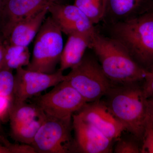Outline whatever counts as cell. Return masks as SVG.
I'll use <instances>...</instances> for the list:
<instances>
[{
  "label": "cell",
  "mask_w": 153,
  "mask_h": 153,
  "mask_svg": "<svg viewBox=\"0 0 153 153\" xmlns=\"http://www.w3.org/2000/svg\"><path fill=\"white\" fill-rule=\"evenodd\" d=\"M89 49L113 85H123L144 80L149 71L140 66L117 41L96 29Z\"/></svg>",
  "instance_id": "cell-1"
},
{
  "label": "cell",
  "mask_w": 153,
  "mask_h": 153,
  "mask_svg": "<svg viewBox=\"0 0 153 153\" xmlns=\"http://www.w3.org/2000/svg\"><path fill=\"white\" fill-rule=\"evenodd\" d=\"M108 36L117 41L146 70L153 68V9L134 19L104 25Z\"/></svg>",
  "instance_id": "cell-2"
},
{
  "label": "cell",
  "mask_w": 153,
  "mask_h": 153,
  "mask_svg": "<svg viewBox=\"0 0 153 153\" xmlns=\"http://www.w3.org/2000/svg\"><path fill=\"white\" fill-rule=\"evenodd\" d=\"M140 82L112 85L104 101L126 130L142 142L149 112V100Z\"/></svg>",
  "instance_id": "cell-3"
},
{
  "label": "cell",
  "mask_w": 153,
  "mask_h": 153,
  "mask_svg": "<svg viewBox=\"0 0 153 153\" xmlns=\"http://www.w3.org/2000/svg\"><path fill=\"white\" fill-rule=\"evenodd\" d=\"M71 69L64 80L76 89L87 103L100 100L113 85L94 53L86 52L81 61Z\"/></svg>",
  "instance_id": "cell-4"
},
{
  "label": "cell",
  "mask_w": 153,
  "mask_h": 153,
  "mask_svg": "<svg viewBox=\"0 0 153 153\" xmlns=\"http://www.w3.org/2000/svg\"><path fill=\"white\" fill-rule=\"evenodd\" d=\"M62 33L52 17L45 19L35 37L32 58L26 68L47 74L55 72L63 48Z\"/></svg>",
  "instance_id": "cell-5"
},
{
  "label": "cell",
  "mask_w": 153,
  "mask_h": 153,
  "mask_svg": "<svg viewBox=\"0 0 153 153\" xmlns=\"http://www.w3.org/2000/svg\"><path fill=\"white\" fill-rule=\"evenodd\" d=\"M72 129V120H64L47 115L31 146L36 153H67L74 152L76 149L71 137Z\"/></svg>",
  "instance_id": "cell-6"
},
{
  "label": "cell",
  "mask_w": 153,
  "mask_h": 153,
  "mask_svg": "<svg viewBox=\"0 0 153 153\" xmlns=\"http://www.w3.org/2000/svg\"><path fill=\"white\" fill-rule=\"evenodd\" d=\"M86 103L80 94L65 80L39 96L36 102L47 116L64 120H72L73 115Z\"/></svg>",
  "instance_id": "cell-7"
},
{
  "label": "cell",
  "mask_w": 153,
  "mask_h": 153,
  "mask_svg": "<svg viewBox=\"0 0 153 153\" xmlns=\"http://www.w3.org/2000/svg\"><path fill=\"white\" fill-rule=\"evenodd\" d=\"M46 117L36 103L14 102L9 119L12 137L17 141L31 146Z\"/></svg>",
  "instance_id": "cell-8"
},
{
  "label": "cell",
  "mask_w": 153,
  "mask_h": 153,
  "mask_svg": "<svg viewBox=\"0 0 153 153\" xmlns=\"http://www.w3.org/2000/svg\"><path fill=\"white\" fill-rule=\"evenodd\" d=\"M59 69L51 74L21 67L14 74V102H26L49 88L63 81L65 75Z\"/></svg>",
  "instance_id": "cell-9"
},
{
  "label": "cell",
  "mask_w": 153,
  "mask_h": 153,
  "mask_svg": "<svg viewBox=\"0 0 153 153\" xmlns=\"http://www.w3.org/2000/svg\"><path fill=\"white\" fill-rule=\"evenodd\" d=\"M59 0H4L0 11V37L7 39L13 28L24 19Z\"/></svg>",
  "instance_id": "cell-10"
},
{
  "label": "cell",
  "mask_w": 153,
  "mask_h": 153,
  "mask_svg": "<svg viewBox=\"0 0 153 153\" xmlns=\"http://www.w3.org/2000/svg\"><path fill=\"white\" fill-rule=\"evenodd\" d=\"M75 114L112 141L119 138L126 130L104 101L88 102Z\"/></svg>",
  "instance_id": "cell-11"
},
{
  "label": "cell",
  "mask_w": 153,
  "mask_h": 153,
  "mask_svg": "<svg viewBox=\"0 0 153 153\" xmlns=\"http://www.w3.org/2000/svg\"><path fill=\"white\" fill-rule=\"evenodd\" d=\"M48 10L62 33L68 36L75 33L92 34L96 29L86 15L74 4L53 3L49 6Z\"/></svg>",
  "instance_id": "cell-12"
},
{
  "label": "cell",
  "mask_w": 153,
  "mask_h": 153,
  "mask_svg": "<svg viewBox=\"0 0 153 153\" xmlns=\"http://www.w3.org/2000/svg\"><path fill=\"white\" fill-rule=\"evenodd\" d=\"M72 128L76 152L84 153H108L112 152L113 141L97 129L82 120L76 114L72 116Z\"/></svg>",
  "instance_id": "cell-13"
},
{
  "label": "cell",
  "mask_w": 153,
  "mask_h": 153,
  "mask_svg": "<svg viewBox=\"0 0 153 153\" xmlns=\"http://www.w3.org/2000/svg\"><path fill=\"white\" fill-rule=\"evenodd\" d=\"M153 9V0H107L104 25L124 22Z\"/></svg>",
  "instance_id": "cell-14"
},
{
  "label": "cell",
  "mask_w": 153,
  "mask_h": 153,
  "mask_svg": "<svg viewBox=\"0 0 153 153\" xmlns=\"http://www.w3.org/2000/svg\"><path fill=\"white\" fill-rule=\"evenodd\" d=\"M48 7L17 23L7 39L3 41L11 45L28 47L36 37L46 19L47 14L49 13Z\"/></svg>",
  "instance_id": "cell-15"
},
{
  "label": "cell",
  "mask_w": 153,
  "mask_h": 153,
  "mask_svg": "<svg viewBox=\"0 0 153 153\" xmlns=\"http://www.w3.org/2000/svg\"><path fill=\"white\" fill-rule=\"evenodd\" d=\"M93 34L75 33L68 35L60 56L59 70L63 72L72 68L81 61L86 49H89Z\"/></svg>",
  "instance_id": "cell-16"
},
{
  "label": "cell",
  "mask_w": 153,
  "mask_h": 153,
  "mask_svg": "<svg viewBox=\"0 0 153 153\" xmlns=\"http://www.w3.org/2000/svg\"><path fill=\"white\" fill-rule=\"evenodd\" d=\"M14 87L13 71L0 67V130L2 124L9 120L14 103Z\"/></svg>",
  "instance_id": "cell-17"
},
{
  "label": "cell",
  "mask_w": 153,
  "mask_h": 153,
  "mask_svg": "<svg viewBox=\"0 0 153 153\" xmlns=\"http://www.w3.org/2000/svg\"><path fill=\"white\" fill-rule=\"evenodd\" d=\"M3 41L4 55L2 67L13 71L29 65L30 53L28 47L11 45Z\"/></svg>",
  "instance_id": "cell-18"
},
{
  "label": "cell",
  "mask_w": 153,
  "mask_h": 153,
  "mask_svg": "<svg viewBox=\"0 0 153 153\" xmlns=\"http://www.w3.org/2000/svg\"><path fill=\"white\" fill-rule=\"evenodd\" d=\"M107 4V0H75L74 4L95 25L103 21Z\"/></svg>",
  "instance_id": "cell-19"
},
{
  "label": "cell",
  "mask_w": 153,
  "mask_h": 153,
  "mask_svg": "<svg viewBox=\"0 0 153 153\" xmlns=\"http://www.w3.org/2000/svg\"><path fill=\"white\" fill-rule=\"evenodd\" d=\"M142 143L141 153H153V118L149 109Z\"/></svg>",
  "instance_id": "cell-20"
},
{
  "label": "cell",
  "mask_w": 153,
  "mask_h": 153,
  "mask_svg": "<svg viewBox=\"0 0 153 153\" xmlns=\"http://www.w3.org/2000/svg\"><path fill=\"white\" fill-rule=\"evenodd\" d=\"M114 153H141V147L137 143L132 140H121L117 144L114 148Z\"/></svg>",
  "instance_id": "cell-21"
},
{
  "label": "cell",
  "mask_w": 153,
  "mask_h": 153,
  "mask_svg": "<svg viewBox=\"0 0 153 153\" xmlns=\"http://www.w3.org/2000/svg\"><path fill=\"white\" fill-rule=\"evenodd\" d=\"M6 144V146L10 150V153H36V152L30 145L25 144H12L4 140Z\"/></svg>",
  "instance_id": "cell-22"
},
{
  "label": "cell",
  "mask_w": 153,
  "mask_h": 153,
  "mask_svg": "<svg viewBox=\"0 0 153 153\" xmlns=\"http://www.w3.org/2000/svg\"><path fill=\"white\" fill-rule=\"evenodd\" d=\"M143 87L148 99H153V68L149 71L143 81Z\"/></svg>",
  "instance_id": "cell-23"
},
{
  "label": "cell",
  "mask_w": 153,
  "mask_h": 153,
  "mask_svg": "<svg viewBox=\"0 0 153 153\" xmlns=\"http://www.w3.org/2000/svg\"><path fill=\"white\" fill-rule=\"evenodd\" d=\"M4 55V47L3 40L0 37V67H2Z\"/></svg>",
  "instance_id": "cell-24"
},
{
  "label": "cell",
  "mask_w": 153,
  "mask_h": 153,
  "mask_svg": "<svg viewBox=\"0 0 153 153\" xmlns=\"http://www.w3.org/2000/svg\"><path fill=\"white\" fill-rule=\"evenodd\" d=\"M149 109L153 118V99H148Z\"/></svg>",
  "instance_id": "cell-25"
},
{
  "label": "cell",
  "mask_w": 153,
  "mask_h": 153,
  "mask_svg": "<svg viewBox=\"0 0 153 153\" xmlns=\"http://www.w3.org/2000/svg\"><path fill=\"white\" fill-rule=\"evenodd\" d=\"M0 153H10V152L6 146H3L0 144Z\"/></svg>",
  "instance_id": "cell-26"
},
{
  "label": "cell",
  "mask_w": 153,
  "mask_h": 153,
  "mask_svg": "<svg viewBox=\"0 0 153 153\" xmlns=\"http://www.w3.org/2000/svg\"><path fill=\"white\" fill-rule=\"evenodd\" d=\"M3 1L4 0H0V11H1V8Z\"/></svg>",
  "instance_id": "cell-27"
}]
</instances>
